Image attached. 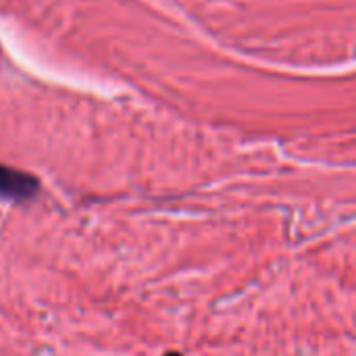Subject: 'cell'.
Segmentation results:
<instances>
[{"instance_id": "6da1fadb", "label": "cell", "mask_w": 356, "mask_h": 356, "mask_svg": "<svg viewBox=\"0 0 356 356\" xmlns=\"http://www.w3.org/2000/svg\"><path fill=\"white\" fill-rule=\"evenodd\" d=\"M40 179L27 171L0 163V198L13 202H29L40 194Z\"/></svg>"}, {"instance_id": "7a4b0ae2", "label": "cell", "mask_w": 356, "mask_h": 356, "mask_svg": "<svg viewBox=\"0 0 356 356\" xmlns=\"http://www.w3.org/2000/svg\"><path fill=\"white\" fill-rule=\"evenodd\" d=\"M163 356H184V355H181V353H165Z\"/></svg>"}]
</instances>
